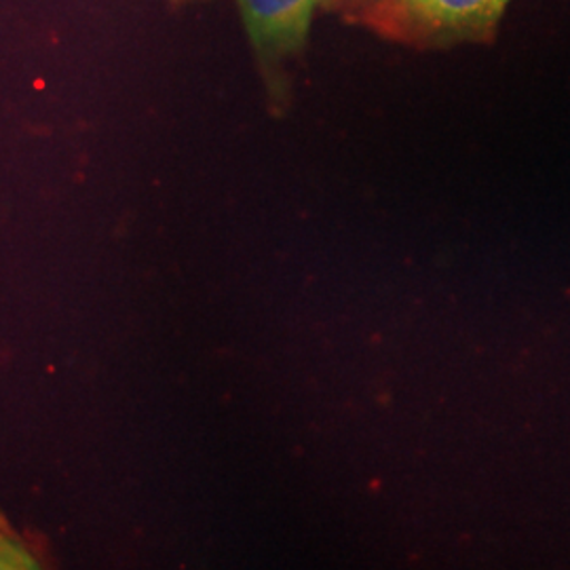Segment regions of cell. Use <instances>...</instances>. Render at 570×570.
I'll list each match as a JSON object with an SVG mask.
<instances>
[{"mask_svg": "<svg viewBox=\"0 0 570 570\" xmlns=\"http://www.w3.org/2000/svg\"><path fill=\"white\" fill-rule=\"evenodd\" d=\"M511 0H374L366 21L416 47L492 42Z\"/></svg>", "mask_w": 570, "mask_h": 570, "instance_id": "obj_1", "label": "cell"}, {"mask_svg": "<svg viewBox=\"0 0 570 570\" xmlns=\"http://www.w3.org/2000/svg\"><path fill=\"white\" fill-rule=\"evenodd\" d=\"M35 560L18 543L0 534V569H35Z\"/></svg>", "mask_w": 570, "mask_h": 570, "instance_id": "obj_3", "label": "cell"}, {"mask_svg": "<svg viewBox=\"0 0 570 570\" xmlns=\"http://www.w3.org/2000/svg\"><path fill=\"white\" fill-rule=\"evenodd\" d=\"M332 0H237L249 41L263 53H294L305 45L311 21Z\"/></svg>", "mask_w": 570, "mask_h": 570, "instance_id": "obj_2", "label": "cell"}]
</instances>
